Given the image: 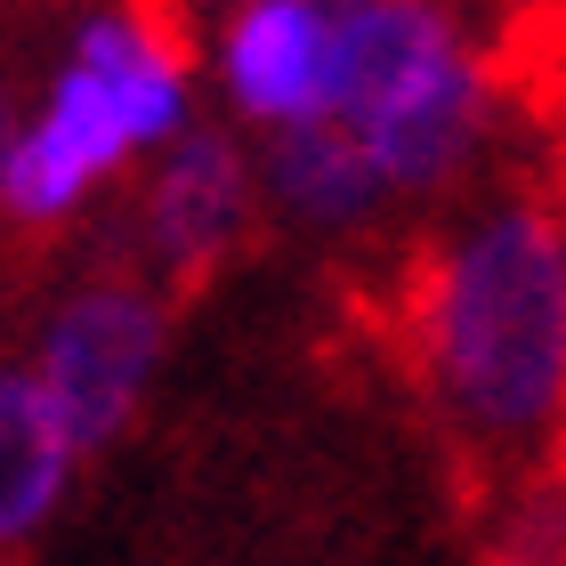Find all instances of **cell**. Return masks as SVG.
<instances>
[{
	"mask_svg": "<svg viewBox=\"0 0 566 566\" xmlns=\"http://www.w3.org/2000/svg\"><path fill=\"white\" fill-rule=\"evenodd\" d=\"M73 429L57 421L41 373H0V543H24L65 494Z\"/></svg>",
	"mask_w": 566,
	"mask_h": 566,
	"instance_id": "cell-7",
	"label": "cell"
},
{
	"mask_svg": "<svg viewBox=\"0 0 566 566\" xmlns=\"http://www.w3.org/2000/svg\"><path fill=\"white\" fill-rule=\"evenodd\" d=\"M324 9H356V0H324Z\"/></svg>",
	"mask_w": 566,
	"mask_h": 566,
	"instance_id": "cell-12",
	"label": "cell"
},
{
	"mask_svg": "<svg viewBox=\"0 0 566 566\" xmlns=\"http://www.w3.org/2000/svg\"><path fill=\"white\" fill-rule=\"evenodd\" d=\"M558 195H566V154H558ZM558 219H566V211H558Z\"/></svg>",
	"mask_w": 566,
	"mask_h": 566,
	"instance_id": "cell-11",
	"label": "cell"
},
{
	"mask_svg": "<svg viewBox=\"0 0 566 566\" xmlns=\"http://www.w3.org/2000/svg\"><path fill=\"white\" fill-rule=\"evenodd\" d=\"M17 114H9V97H0V187H9V163H17Z\"/></svg>",
	"mask_w": 566,
	"mask_h": 566,
	"instance_id": "cell-10",
	"label": "cell"
},
{
	"mask_svg": "<svg viewBox=\"0 0 566 566\" xmlns=\"http://www.w3.org/2000/svg\"><path fill=\"white\" fill-rule=\"evenodd\" d=\"M130 146H138V138H130V122H122L114 82L73 57V73L57 82V97H49V114H41V130H24V146H17L9 187H0V211H17V219H57L65 202L82 195L97 170H114Z\"/></svg>",
	"mask_w": 566,
	"mask_h": 566,
	"instance_id": "cell-5",
	"label": "cell"
},
{
	"mask_svg": "<svg viewBox=\"0 0 566 566\" xmlns=\"http://www.w3.org/2000/svg\"><path fill=\"white\" fill-rule=\"evenodd\" d=\"M154 356H163V316L130 283H97L57 307V324L41 332V389L73 429V446H106L130 421Z\"/></svg>",
	"mask_w": 566,
	"mask_h": 566,
	"instance_id": "cell-3",
	"label": "cell"
},
{
	"mask_svg": "<svg viewBox=\"0 0 566 566\" xmlns=\"http://www.w3.org/2000/svg\"><path fill=\"white\" fill-rule=\"evenodd\" d=\"M413 348L453 429L478 446H543L566 429V219L502 202L413 283Z\"/></svg>",
	"mask_w": 566,
	"mask_h": 566,
	"instance_id": "cell-1",
	"label": "cell"
},
{
	"mask_svg": "<svg viewBox=\"0 0 566 566\" xmlns=\"http://www.w3.org/2000/svg\"><path fill=\"white\" fill-rule=\"evenodd\" d=\"M268 170H275L283 202H300L307 219H356V211L380 202V187H389V178L373 170L365 138H356L348 122H332V114L324 122H292V130L275 138Z\"/></svg>",
	"mask_w": 566,
	"mask_h": 566,
	"instance_id": "cell-8",
	"label": "cell"
},
{
	"mask_svg": "<svg viewBox=\"0 0 566 566\" xmlns=\"http://www.w3.org/2000/svg\"><path fill=\"white\" fill-rule=\"evenodd\" d=\"M340 73V9L324 0H243L227 24V82L268 122H324Z\"/></svg>",
	"mask_w": 566,
	"mask_h": 566,
	"instance_id": "cell-4",
	"label": "cell"
},
{
	"mask_svg": "<svg viewBox=\"0 0 566 566\" xmlns=\"http://www.w3.org/2000/svg\"><path fill=\"white\" fill-rule=\"evenodd\" d=\"M235 227H243V163L219 130H195L170 154L163 187H154V243H163L178 292H195V283L227 260Z\"/></svg>",
	"mask_w": 566,
	"mask_h": 566,
	"instance_id": "cell-6",
	"label": "cell"
},
{
	"mask_svg": "<svg viewBox=\"0 0 566 566\" xmlns=\"http://www.w3.org/2000/svg\"><path fill=\"white\" fill-rule=\"evenodd\" d=\"M332 122L365 138L389 187H437L485 130V73L437 0H356L340 9Z\"/></svg>",
	"mask_w": 566,
	"mask_h": 566,
	"instance_id": "cell-2",
	"label": "cell"
},
{
	"mask_svg": "<svg viewBox=\"0 0 566 566\" xmlns=\"http://www.w3.org/2000/svg\"><path fill=\"white\" fill-rule=\"evenodd\" d=\"M502 566H566V485H543L502 534Z\"/></svg>",
	"mask_w": 566,
	"mask_h": 566,
	"instance_id": "cell-9",
	"label": "cell"
}]
</instances>
